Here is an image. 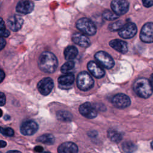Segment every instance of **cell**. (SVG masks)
<instances>
[{
  "label": "cell",
  "instance_id": "cell-26",
  "mask_svg": "<svg viewBox=\"0 0 153 153\" xmlns=\"http://www.w3.org/2000/svg\"><path fill=\"white\" fill-rule=\"evenodd\" d=\"M122 148L124 152H131L136 150V146L131 142H124L122 145Z\"/></svg>",
  "mask_w": 153,
  "mask_h": 153
},
{
  "label": "cell",
  "instance_id": "cell-18",
  "mask_svg": "<svg viewBox=\"0 0 153 153\" xmlns=\"http://www.w3.org/2000/svg\"><path fill=\"white\" fill-rule=\"evenodd\" d=\"M110 46L114 50L121 53H126L128 51V46L127 43L121 39H113L109 42Z\"/></svg>",
  "mask_w": 153,
  "mask_h": 153
},
{
  "label": "cell",
  "instance_id": "cell-6",
  "mask_svg": "<svg viewBox=\"0 0 153 153\" xmlns=\"http://www.w3.org/2000/svg\"><path fill=\"white\" fill-rule=\"evenodd\" d=\"M137 32V27L133 23L129 22L124 24L122 27L118 30L119 35L124 39L133 38Z\"/></svg>",
  "mask_w": 153,
  "mask_h": 153
},
{
  "label": "cell",
  "instance_id": "cell-5",
  "mask_svg": "<svg viewBox=\"0 0 153 153\" xmlns=\"http://www.w3.org/2000/svg\"><path fill=\"white\" fill-rule=\"evenodd\" d=\"M94 57L99 63L106 69H111L114 66L115 63L113 59L105 51H99L97 52L94 55Z\"/></svg>",
  "mask_w": 153,
  "mask_h": 153
},
{
  "label": "cell",
  "instance_id": "cell-11",
  "mask_svg": "<svg viewBox=\"0 0 153 153\" xmlns=\"http://www.w3.org/2000/svg\"><path fill=\"white\" fill-rule=\"evenodd\" d=\"M79 111L82 116L87 118L91 119L97 116L96 108L89 102H85L81 104L79 107Z\"/></svg>",
  "mask_w": 153,
  "mask_h": 153
},
{
  "label": "cell",
  "instance_id": "cell-41",
  "mask_svg": "<svg viewBox=\"0 0 153 153\" xmlns=\"http://www.w3.org/2000/svg\"><path fill=\"white\" fill-rule=\"evenodd\" d=\"M0 6H1V3H0Z\"/></svg>",
  "mask_w": 153,
  "mask_h": 153
},
{
  "label": "cell",
  "instance_id": "cell-28",
  "mask_svg": "<svg viewBox=\"0 0 153 153\" xmlns=\"http://www.w3.org/2000/svg\"><path fill=\"white\" fill-rule=\"evenodd\" d=\"M0 132L7 136H13L14 134V130L10 127H0Z\"/></svg>",
  "mask_w": 153,
  "mask_h": 153
},
{
  "label": "cell",
  "instance_id": "cell-27",
  "mask_svg": "<svg viewBox=\"0 0 153 153\" xmlns=\"http://www.w3.org/2000/svg\"><path fill=\"white\" fill-rule=\"evenodd\" d=\"M123 25H124V23L122 20H117L115 22H113L109 24L108 26V29L111 31H117V30H119Z\"/></svg>",
  "mask_w": 153,
  "mask_h": 153
},
{
  "label": "cell",
  "instance_id": "cell-16",
  "mask_svg": "<svg viewBox=\"0 0 153 153\" xmlns=\"http://www.w3.org/2000/svg\"><path fill=\"white\" fill-rule=\"evenodd\" d=\"M72 41L76 45L86 48L90 44V39L85 35L81 33H75L72 36Z\"/></svg>",
  "mask_w": 153,
  "mask_h": 153
},
{
  "label": "cell",
  "instance_id": "cell-20",
  "mask_svg": "<svg viewBox=\"0 0 153 153\" xmlns=\"http://www.w3.org/2000/svg\"><path fill=\"white\" fill-rule=\"evenodd\" d=\"M78 55L77 48L73 46L70 45L67 47L64 51V56L66 60H71L74 59Z\"/></svg>",
  "mask_w": 153,
  "mask_h": 153
},
{
  "label": "cell",
  "instance_id": "cell-36",
  "mask_svg": "<svg viewBox=\"0 0 153 153\" xmlns=\"http://www.w3.org/2000/svg\"><path fill=\"white\" fill-rule=\"evenodd\" d=\"M7 145L6 142L4 140H0V148H4Z\"/></svg>",
  "mask_w": 153,
  "mask_h": 153
},
{
  "label": "cell",
  "instance_id": "cell-17",
  "mask_svg": "<svg viewBox=\"0 0 153 153\" xmlns=\"http://www.w3.org/2000/svg\"><path fill=\"white\" fill-rule=\"evenodd\" d=\"M87 68L90 72L96 78H100L105 75L104 70L94 61H90L88 63Z\"/></svg>",
  "mask_w": 153,
  "mask_h": 153
},
{
  "label": "cell",
  "instance_id": "cell-2",
  "mask_svg": "<svg viewBox=\"0 0 153 153\" xmlns=\"http://www.w3.org/2000/svg\"><path fill=\"white\" fill-rule=\"evenodd\" d=\"M133 90L138 96L145 99L149 97L153 91L149 81L145 78H140L135 81Z\"/></svg>",
  "mask_w": 153,
  "mask_h": 153
},
{
  "label": "cell",
  "instance_id": "cell-4",
  "mask_svg": "<svg viewBox=\"0 0 153 153\" xmlns=\"http://www.w3.org/2000/svg\"><path fill=\"white\" fill-rule=\"evenodd\" d=\"M78 87L83 91H87L91 88L94 84V81L91 76L86 72H80L76 78Z\"/></svg>",
  "mask_w": 153,
  "mask_h": 153
},
{
  "label": "cell",
  "instance_id": "cell-21",
  "mask_svg": "<svg viewBox=\"0 0 153 153\" xmlns=\"http://www.w3.org/2000/svg\"><path fill=\"white\" fill-rule=\"evenodd\" d=\"M36 141L42 143L45 145H50L54 143L55 138L51 134H42V135L39 136L37 138Z\"/></svg>",
  "mask_w": 153,
  "mask_h": 153
},
{
  "label": "cell",
  "instance_id": "cell-35",
  "mask_svg": "<svg viewBox=\"0 0 153 153\" xmlns=\"http://www.w3.org/2000/svg\"><path fill=\"white\" fill-rule=\"evenodd\" d=\"M5 26L4 22L3 19L0 17V29H5Z\"/></svg>",
  "mask_w": 153,
  "mask_h": 153
},
{
  "label": "cell",
  "instance_id": "cell-12",
  "mask_svg": "<svg viewBox=\"0 0 153 153\" xmlns=\"http://www.w3.org/2000/svg\"><path fill=\"white\" fill-rule=\"evenodd\" d=\"M38 129V126L32 120H27L23 122L20 126L21 133L26 136L32 135L35 133Z\"/></svg>",
  "mask_w": 153,
  "mask_h": 153
},
{
  "label": "cell",
  "instance_id": "cell-38",
  "mask_svg": "<svg viewBox=\"0 0 153 153\" xmlns=\"http://www.w3.org/2000/svg\"><path fill=\"white\" fill-rule=\"evenodd\" d=\"M10 117L9 116H8V115H6L5 117H4V119L5 120H8V119H10Z\"/></svg>",
  "mask_w": 153,
  "mask_h": 153
},
{
  "label": "cell",
  "instance_id": "cell-3",
  "mask_svg": "<svg viewBox=\"0 0 153 153\" xmlns=\"http://www.w3.org/2000/svg\"><path fill=\"white\" fill-rule=\"evenodd\" d=\"M76 26L81 32L88 35H93L96 32V27L94 23L87 18H81L76 23Z\"/></svg>",
  "mask_w": 153,
  "mask_h": 153
},
{
  "label": "cell",
  "instance_id": "cell-39",
  "mask_svg": "<svg viewBox=\"0 0 153 153\" xmlns=\"http://www.w3.org/2000/svg\"><path fill=\"white\" fill-rule=\"evenodd\" d=\"M2 115V111L0 109V117Z\"/></svg>",
  "mask_w": 153,
  "mask_h": 153
},
{
  "label": "cell",
  "instance_id": "cell-24",
  "mask_svg": "<svg viewBox=\"0 0 153 153\" xmlns=\"http://www.w3.org/2000/svg\"><path fill=\"white\" fill-rule=\"evenodd\" d=\"M102 16L103 19H105L106 20L112 21L114 20H116L118 19V16L116 14L114 11H111L109 10H106L103 12Z\"/></svg>",
  "mask_w": 153,
  "mask_h": 153
},
{
  "label": "cell",
  "instance_id": "cell-34",
  "mask_svg": "<svg viewBox=\"0 0 153 153\" xmlns=\"http://www.w3.org/2000/svg\"><path fill=\"white\" fill-rule=\"evenodd\" d=\"M34 149H35V151L36 152H41L43 151V148L42 146H35Z\"/></svg>",
  "mask_w": 153,
  "mask_h": 153
},
{
  "label": "cell",
  "instance_id": "cell-33",
  "mask_svg": "<svg viewBox=\"0 0 153 153\" xmlns=\"http://www.w3.org/2000/svg\"><path fill=\"white\" fill-rule=\"evenodd\" d=\"M4 78H5V73L2 69H0V82H1L4 80Z\"/></svg>",
  "mask_w": 153,
  "mask_h": 153
},
{
  "label": "cell",
  "instance_id": "cell-31",
  "mask_svg": "<svg viewBox=\"0 0 153 153\" xmlns=\"http://www.w3.org/2000/svg\"><path fill=\"white\" fill-rule=\"evenodd\" d=\"M142 2L146 7H150L153 5V0H142Z\"/></svg>",
  "mask_w": 153,
  "mask_h": 153
},
{
  "label": "cell",
  "instance_id": "cell-30",
  "mask_svg": "<svg viewBox=\"0 0 153 153\" xmlns=\"http://www.w3.org/2000/svg\"><path fill=\"white\" fill-rule=\"evenodd\" d=\"M6 102V97L5 94L0 91V106H3L5 105Z\"/></svg>",
  "mask_w": 153,
  "mask_h": 153
},
{
  "label": "cell",
  "instance_id": "cell-15",
  "mask_svg": "<svg viewBox=\"0 0 153 153\" xmlns=\"http://www.w3.org/2000/svg\"><path fill=\"white\" fill-rule=\"evenodd\" d=\"M23 23V19L18 15H13L7 20V24L10 29L14 32L18 31Z\"/></svg>",
  "mask_w": 153,
  "mask_h": 153
},
{
  "label": "cell",
  "instance_id": "cell-7",
  "mask_svg": "<svg viewBox=\"0 0 153 153\" xmlns=\"http://www.w3.org/2000/svg\"><path fill=\"white\" fill-rule=\"evenodd\" d=\"M140 38L146 43L153 42V23L148 22L143 26L140 33Z\"/></svg>",
  "mask_w": 153,
  "mask_h": 153
},
{
  "label": "cell",
  "instance_id": "cell-23",
  "mask_svg": "<svg viewBox=\"0 0 153 153\" xmlns=\"http://www.w3.org/2000/svg\"><path fill=\"white\" fill-rule=\"evenodd\" d=\"M57 118L62 121H70L72 119V114L67 111H59L57 112Z\"/></svg>",
  "mask_w": 153,
  "mask_h": 153
},
{
  "label": "cell",
  "instance_id": "cell-37",
  "mask_svg": "<svg viewBox=\"0 0 153 153\" xmlns=\"http://www.w3.org/2000/svg\"><path fill=\"white\" fill-rule=\"evenodd\" d=\"M149 82L151 84V85L153 89V74L151 75V77H150V80H149Z\"/></svg>",
  "mask_w": 153,
  "mask_h": 153
},
{
  "label": "cell",
  "instance_id": "cell-1",
  "mask_svg": "<svg viewBox=\"0 0 153 153\" xmlns=\"http://www.w3.org/2000/svg\"><path fill=\"white\" fill-rule=\"evenodd\" d=\"M38 64L42 71L46 73H53L56 70L58 62L53 53L49 51H44L39 57Z\"/></svg>",
  "mask_w": 153,
  "mask_h": 153
},
{
  "label": "cell",
  "instance_id": "cell-14",
  "mask_svg": "<svg viewBox=\"0 0 153 153\" xmlns=\"http://www.w3.org/2000/svg\"><path fill=\"white\" fill-rule=\"evenodd\" d=\"M74 81V75L71 73L65 74L58 78L59 87L62 89H69L71 87Z\"/></svg>",
  "mask_w": 153,
  "mask_h": 153
},
{
  "label": "cell",
  "instance_id": "cell-29",
  "mask_svg": "<svg viewBox=\"0 0 153 153\" xmlns=\"http://www.w3.org/2000/svg\"><path fill=\"white\" fill-rule=\"evenodd\" d=\"M10 35V32L5 29H0V37L4 38V37H8Z\"/></svg>",
  "mask_w": 153,
  "mask_h": 153
},
{
  "label": "cell",
  "instance_id": "cell-13",
  "mask_svg": "<svg viewBox=\"0 0 153 153\" xmlns=\"http://www.w3.org/2000/svg\"><path fill=\"white\" fill-rule=\"evenodd\" d=\"M34 8L33 3L30 0H21L17 6L16 11L21 14H27L31 13Z\"/></svg>",
  "mask_w": 153,
  "mask_h": 153
},
{
  "label": "cell",
  "instance_id": "cell-25",
  "mask_svg": "<svg viewBox=\"0 0 153 153\" xmlns=\"http://www.w3.org/2000/svg\"><path fill=\"white\" fill-rule=\"evenodd\" d=\"M75 66V63L73 61L69 60L68 62L64 63L61 67V72L63 74L69 73V72L74 69Z\"/></svg>",
  "mask_w": 153,
  "mask_h": 153
},
{
  "label": "cell",
  "instance_id": "cell-10",
  "mask_svg": "<svg viewBox=\"0 0 153 153\" xmlns=\"http://www.w3.org/2000/svg\"><path fill=\"white\" fill-rule=\"evenodd\" d=\"M112 103L118 108H125L130 105L129 97L123 93H118L114 96L111 99Z\"/></svg>",
  "mask_w": 153,
  "mask_h": 153
},
{
  "label": "cell",
  "instance_id": "cell-32",
  "mask_svg": "<svg viewBox=\"0 0 153 153\" xmlns=\"http://www.w3.org/2000/svg\"><path fill=\"white\" fill-rule=\"evenodd\" d=\"M5 45H6L5 40L3 38L0 37V51L4 48Z\"/></svg>",
  "mask_w": 153,
  "mask_h": 153
},
{
  "label": "cell",
  "instance_id": "cell-19",
  "mask_svg": "<svg viewBox=\"0 0 153 153\" xmlns=\"http://www.w3.org/2000/svg\"><path fill=\"white\" fill-rule=\"evenodd\" d=\"M78 151L77 146L73 142H67L61 144L57 149L59 153H76Z\"/></svg>",
  "mask_w": 153,
  "mask_h": 153
},
{
  "label": "cell",
  "instance_id": "cell-22",
  "mask_svg": "<svg viewBox=\"0 0 153 153\" xmlns=\"http://www.w3.org/2000/svg\"><path fill=\"white\" fill-rule=\"evenodd\" d=\"M108 136L111 140L114 142H120L123 137L121 133L114 129H110L108 131Z\"/></svg>",
  "mask_w": 153,
  "mask_h": 153
},
{
  "label": "cell",
  "instance_id": "cell-40",
  "mask_svg": "<svg viewBox=\"0 0 153 153\" xmlns=\"http://www.w3.org/2000/svg\"><path fill=\"white\" fill-rule=\"evenodd\" d=\"M151 148L153 149V141L151 143Z\"/></svg>",
  "mask_w": 153,
  "mask_h": 153
},
{
  "label": "cell",
  "instance_id": "cell-8",
  "mask_svg": "<svg viewBox=\"0 0 153 153\" xmlns=\"http://www.w3.org/2000/svg\"><path fill=\"white\" fill-rule=\"evenodd\" d=\"M111 7L116 14L121 16L128 11L129 4L126 0H112Z\"/></svg>",
  "mask_w": 153,
  "mask_h": 153
},
{
  "label": "cell",
  "instance_id": "cell-9",
  "mask_svg": "<svg viewBox=\"0 0 153 153\" xmlns=\"http://www.w3.org/2000/svg\"><path fill=\"white\" fill-rule=\"evenodd\" d=\"M54 87L53 80L50 77H46L42 79L37 85V88L39 93L44 95H48L52 90Z\"/></svg>",
  "mask_w": 153,
  "mask_h": 153
}]
</instances>
